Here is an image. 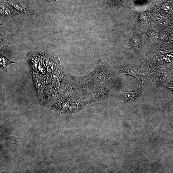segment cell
Segmentation results:
<instances>
[{
  "instance_id": "cell-1",
  "label": "cell",
  "mask_w": 173,
  "mask_h": 173,
  "mask_svg": "<svg viewBox=\"0 0 173 173\" xmlns=\"http://www.w3.org/2000/svg\"><path fill=\"white\" fill-rule=\"evenodd\" d=\"M143 85L139 89L133 92H126L122 90H120V95L122 99L125 102L132 103L137 102L142 92Z\"/></svg>"
},
{
  "instance_id": "cell-9",
  "label": "cell",
  "mask_w": 173,
  "mask_h": 173,
  "mask_svg": "<svg viewBox=\"0 0 173 173\" xmlns=\"http://www.w3.org/2000/svg\"><path fill=\"white\" fill-rule=\"evenodd\" d=\"M156 17L158 19H159L160 20L162 18V16L159 14H158L156 15Z\"/></svg>"
},
{
  "instance_id": "cell-2",
  "label": "cell",
  "mask_w": 173,
  "mask_h": 173,
  "mask_svg": "<svg viewBox=\"0 0 173 173\" xmlns=\"http://www.w3.org/2000/svg\"><path fill=\"white\" fill-rule=\"evenodd\" d=\"M117 73L130 75L134 77L139 81H141L138 68L127 66L118 67L116 68Z\"/></svg>"
},
{
  "instance_id": "cell-8",
  "label": "cell",
  "mask_w": 173,
  "mask_h": 173,
  "mask_svg": "<svg viewBox=\"0 0 173 173\" xmlns=\"http://www.w3.org/2000/svg\"><path fill=\"white\" fill-rule=\"evenodd\" d=\"M139 41V37H135L133 39V41L135 44H138Z\"/></svg>"
},
{
  "instance_id": "cell-3",
  "label": "cell",
  "mask_w": 173,
  "mask_h": 173,
  "mask_svg": "<svg viewBox=\"0 0 173 173\" xmlns=\"http://www.w3.org/2000/svg\"><path fill=\"white\" fill-rule=\"evenodd\" d=\"M14 63H15V62L9 60L0 53V67L2 69L7 71V69L6 67L8 65Z\"/></svg>"
},
{
  "instance_id": "cell-6",
  "label": "cell",
  "mask_w": 173,
  "mask_h": 173,
  "mask_svg": "<svg viewBox=\"0 0 173 173\" xmlns=\"http://www.w3.org/2000/svg\"><path fill=\"white\" fill-rule=\"evenodd\" d=\"M169 22L167 20L160 19L158 22V24L160 27H164L169 25Z\"/></svg>"
},
{
  "instance_id": "cell-4",
  "label": "cell",
  "mask_w": 173,
  "mask_h": 173,
  "mask_svg": "<svg viewBox=\"0 0 173 173\" xmlns=\"http://www.w3.org/2000/svg\"><path fill=\"white\" fill-rule=\"evenodd\" d=\"M8 3L20 12L24 13L27 12L26 8L20 3L15 1L9 2Z\"/></svg>"
},
{
  "instance_id": "cell-7",
  "label": "cell",
  "mask_w": 173,
  "mask_h": 173,
  "mask_svg": "<svg viewBox=\"0 0 173 173\" xmlns=\"http://www.w3.org/2000/svg\"><path fill=\"white\" fill-rule=\"evenodd\" d=\"M162 8L165 11H169L172 9V6L168 3H165L162 5Z\"/></svg>"
},
{
  "instance_id": "cell-10",
  "label": "cell",
  "mask_w": 173,
  "mask_h": 173,
  "mask_svg": "<svg viewBox=\"0 0 173 173\" xmlns=\"http://www.w3.org/2000/svg\"><path fill=\"white\" fill-rule=\"evenodd\" d=\"M1 41H2L1 38V36H0V43H1Z\"/></svg>"
},
{
  "instance_id": "cell-5",
  "label": "cell",
  "mask_w": 173,
  "mask_h": 173,
  "mask_svg": "<svg viewBox=\"0 0 173 173\" xmlns=\"http://www.w3.org/2000/svg\"><path fill=\"white\" fill-rule=\"evenodd\" d=\"M0 13L3 16H8L11 14L10 9L4 6H0Z\"/></svg>"
}]
</instances>
